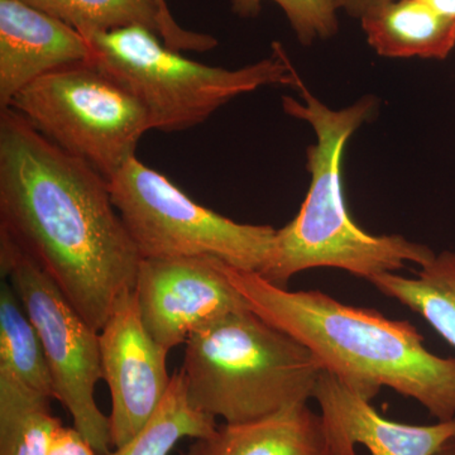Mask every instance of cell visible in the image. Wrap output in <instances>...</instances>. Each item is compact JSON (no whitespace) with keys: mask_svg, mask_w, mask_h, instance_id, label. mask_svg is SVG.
I'll list each match as a JSON object with an SVG mask.
<instances>
[{"mask_svg":"<svg viewBox=\"0 0 455 455\" xmlns=\"http://www.w3.org/2000/svg\"><path fill=\"white\" fill-rule=\"evenodd\" d=\"M391 0H331L338 12H344L353 18H361L366 12Z\"/></svg>","mask_w":455,"mask_h":455,"instance_id":"obj_22","label":"cell"},{"mask_svg":"<svg viewBox=\"0 0 455 455\" xmlns=\"http://www.w3.org/2000/svg\"><path fill=\"white\" fill-rule=\"evenodd\" d=\"M268 0H232V12L241 18L259 16ZM283 9L296 38L304 46L328 40L339 29L338 11L331 0H269Z\"/></svg>","mask_w":455,"mask_h":455,"instance_id":"obj_20","label":"cell"},{"mask_svg":"<svg viewBox=\"0 0 455 455\" xmlns=\"http://www.w3.org/2000/svg\"><path fill=\"white\" fill-rule=\"evenodd\" d=\"M85 37L23 0H0V109L44 75L90 61Z\"/></svg>","mask_w":455,"mask_h":455,"instance_id":"obj_12","label":"cell"},{"mask_svg":"<svg viewBox=\"0 0 455 455\" xmlns=\"http://www.w3.org/2000/svg\"><path fill=\"white\" fill-rule=\"evenodd\" d=\"M436 455H455V440L454 442L448 443Z\"/></svg>","mask_w":455,"mask_h":455,"instance_id":"obj_24","label":"cell"},{"mask_svg":"<svg viewBox=\"0 0 455 455\" xmlns=\"http://www.w3.org/2000/svg\"><path fill=\"white\" fill-rule=\"evenodd\" d=\"M66 25L84 37L143 26L160 36L175 51L206 52L218 46L214 36L188 31L176 22L164 0H23Z\"/></svg>","mask_w":455,"mask_h":455,"instance_id":"obj_14","label":"cell"},{"mask_svg":"<svg viewBox=\"0 0 455 455\" xmlns=\"http://www.w3.org/2000/svg\"><path fill=\"white\" fill-rule=\"evenodd\" d=\"M50 396L0 368V455H49L60 419Z\"/></svg>","mask_w":455,"mask_h":455,"instance_id":"obj_17","label":"cell"},{"mask_svg":"<svg viewBox=\"0 0 455 455\" xmlns=\"http://www.w3.org/2000/svg\"><path fill=\"white\" fill-rule=\"evenodd\" d=\"M99 338L103 379L112 395V444L119 448L146 427L166 396L169 350L147 331L134 291L123 296Z\"/></svg>","mask_w":455,"mask_h":455,"instance_id":"obj_10","label":"cell"},{"mask_svg":"<svg viewBox=\"0 0 455 455\" xmlns=\"http://www.w3.org/2000/svg\"><path fill=\"white\" fill-rule=\"evenodd\" d=\"M313 398L339 455H357L355 444L366 447L371 455H436L455 440V418L433 425L388 420L371 401L326 370L317 379Z\"/></svg>","mask_w":455,"mask_h":455,"instance_id":"obj_11","label":"cell"},{"mask_svg":"<svg viewBox=\"0 0 455 455\" xmlns=\"http://www.w3.org/2000/svg\"><path fill=\"white\" fill-rule=\"evenodd\" d=\"M217 418L193 405L181 371L171 377L170 387L146 427L109 455H170L180 440L199 439L217 429Z\"/></svg>","mask_w":455,"mask_h":455,"instance_id":"obj_18","label":"cell"},{"mask_svg":"<svg viewBox=\"0 0 455 455\" xmlns=\"http://www.w3.org/2000/svg\"><path fill=\"white\" fill-rule=\"evenodd\" d=\"M108 181L114 206L142 259L212 257L259 272L271 253L276 229L236 223L200 205L137 157Z\"/></svg>","mask_w":455,"mask_h":455,"instance_id":"obj_6","label":"cell"},{"mask_svg":"<svg viewBox=\"0 0 455 455\" xmlns=\"http://www.w3.org/2000/svg\"><path fill=\"white\" fill-rule=\"evenodd\" d=\"M0 368L33 390L53 397L40 335L9 281L0 286Z\"/></svg>","mask_w":455,"mask_h":455,"instance_id":"obj_19","label":"cell"},{"mask_svg":"<svg viewBox=\"0 0 455 455\" xmlns=\"http://www.w3.org/2000/svg\"><path fill=\"white\" fill-rule=\"evenodd\" d=\"M302 100L283 98V110L309 123L316 143L307 148L310 187L298 215L276 230L271 253L257 274L268 283L286 287L307 269H343L370 281L396 272L406 263L424 266L435 253L427 245L400 235H371L353 220L343 188L346 147L358 128L376 112L372 97L350 107L331 109L302 85Z\"/></svg>","mask_w":455,"mask_h":455,"instance_id":"obj_3","label":"cell"},{"mask_svg":"<svg viewBox=\"0 0 455 455\" xmlns=\"http://www.w3.org/2000/svg\"><path fill=\"white\" fill-rule=\"evenodd\" d=\"M257 315L292 335L359 396L382 387L414 398L438 421L455 418V358L439 357L407 320L352 307L322 291H290L257 272L224 266Z\"/></svg>","mask_w":455,"mask_h":455,"instance_id":"obj_2","label":"cell"},{"mask_svg":"<svg viewBox=\"0 0 455 455\" xmlns=\"http://www.w3.org/2000/svg\"><path fill=\"white\" fill-rule=\"evenodd\" d=\"M224 266L212 257L140 260L134 287L140 317L164 349L187 343L215 320L250 309Z\"/></svg>","mask_w":455,"mask_h":455,"instance_id":"obj_9","label":"cell"},{"mask_svg":"<svg viewBox=\"0 0 455 455\" xmlns=\"http://www.w3.org/2000/svg\"><path fill=\"white\" fill-rule=\"evenodd\" d=\"M368 44L388 59L445 60L455 49V22L419 0H391L361 18Z\"/></svg>","mask_w":455,"mask_h":455,"instance_id":"obj_15","label":"cell"},{"mask_svg":"<svg viewBox=\"0 0 455 455\" xmlns=\"http://www.w3.org/2000/svg\"><path fill=\"white\" fill-rule=\"evenodd\" d=\"M86 40L92 47L90 62L139 99L152 130H190L233 99L263 86L304 85L278 42L266 59L229 70L187 59L143 26L95 33Z\"/></svg>","mask_w":455,"mask_h":455,"instance_id":"obj_5","label":"cell"},{"mask_svg":"<svg viewBox=\"0 0 455 455\" xmlns=\"http://www.w3.org/2000/svg\"><path fill=\"white\" fill-rule=\"evenodd\" d=\"M8 108L107 179L136 157L140 140L152 131L139 99L90 61L38 77L20 90Z\"/></svg>","mask_w":455,"mask_h":455,"instance_id":"obj_7","label":"cell"},{"mask_svg":"<svg viewBox=\"0 0 455 455\" xmlns=\"http://www.w3.org/2000/svg\"><path fill=\"white\" fill-rule=\"evenodd\" d=\"M370 283L423 316L431 328L455 348V252L444 251L421 266L414 277L396 272L379 275Z\"/></svg>","mask_w":455,"mask_h":455,"instance_id":"obj_16","label":"cell"},{"mask_svg":"<svg viewBox=\"0 0 455 455\" xmlns=\"http://www.w3.org/2000/svg\"><path fill=\"white\" fill-rule=\"evenodd\" d=\"M433 9L439 16L455 22V0H419Z\"/></svg>","mask_w":455,"mask_h":455,"instance_id":"obj_23","label":"cell"},{"mask_svg":"<svg viewBox=\"0 0 455 455\" xmlns=\"http://www.w3.org/2000/svg\"><path fill=\"white\" fill-rule=\"evenodd\" d=\"M184 455H339L322 414L307 403L243 424L218 425Z\"/></svg>","mask_w":455,"mask_h":455,"instance_id":"obj_13","label":"cell"},{"mask_svg":"<svg viewBox=\"0 0 455 455\" xmlns=\"http://www.w3.org/2000/svg\"><path fill=\"white\" fill-rule=\"evenodd\" d=\"M0 268L40 335L53 385L74 427L99 455L112 453L109 416L99 409L95 387L103 379L99 331L65 298L50 275L0 230Z\"/></svg>","mask_w":455,"mask_h":455,"instance_id":"obj_8","label":"cell"},{"mask_svg":"<svg viewBox=\"0 0 455 455\" xmlns=\"http://www.w3.org/2000/svg\"><path fill=\"white\" fill-rule=\"evenodd\" d=\"M0 230L50 275L95 331L134 291L142 257L108 179L12 108L0 109Z\"/></svg>","mask_w":455,"mask_h":455,"instance_id":"obj_1","label":"cell"},{"mask_svg":"<svg viewBox=\"0 0 455 455\" xmlns=\"http://www.w3.org/2000/svg\"><path fill=\"white\" fill-rule=\"evenodd\" d=\"M180 371L194 406L243 424L307 403L324 366L250 307L191 334Z\"/></svg>","mask_w":455,"mask_h":455,"instance_id":"obj_4","label":"cell"},{"mask_svg":"<svg viewBox=\"0 0 455 455\" xmlns=\"http://www.w3.org/2000/svg\"><path fill=\"white\" fill-rule=\"evenodd\" d=\"M49 455H99L75 427L60 425L53 433Z\"/></svg>","mask_w":455,"mask_h":455,"instance_id":"obj_21","label":"cell"},{"mask_svg":"<svg viewBox=\"0 0 455 455\" xmlns=\"http://www.w3.org/2000/svg\"><path fill=\"white\" fill-rule=\"evenodd\" d=\"M164 2H166V0H164Z\"/></svg>","mask_w":455,"mask_h":455,"instance_id":"obj_25","label":"cell"}]
</instances>
